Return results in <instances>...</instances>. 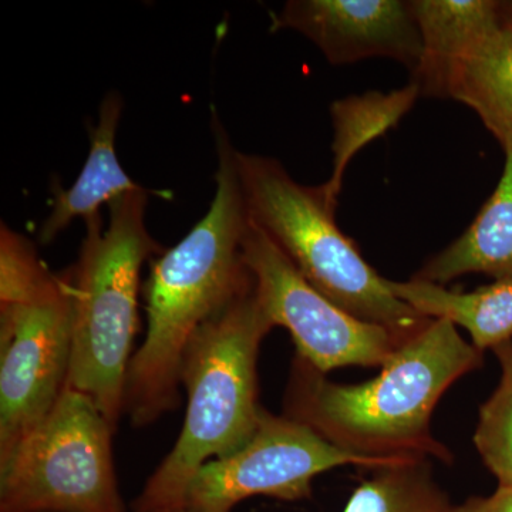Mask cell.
I'll return each mask as SVG.
<instances>
[{
  "label": "cell",
  "mask_w": 512,
  "mask_h": 512,
  "mask_svg": "<svg viewBox=\"0 0 512 512\" xmlns=\"http://www.w3.org/2000/svg\"><path fill=\"white\" fill-rule=\"evenodd\" d=\"M218 170L210 210L175 247L151 262L144 286L147 335L128 367L124 413L134 427L156 423L181 402V369L198 330L254 284L242 242L249 225L237 150L212 117Z\"/></svg>",
  "instance_id": "1"
},
{
  "label": "cell",
  "mask_w": 512,
  "mask_h": 512,
  "mask_svg": "<svg viewBox=\"0 0 512 512\" xmlns=\"http://www.w3.org/2000/svg\"><path fill=\"white\" fill-rule=\"evenodd\" d=\"M481 365L483 352L461 338L456 325L430 319L369 382H330L296 355L285 416L360 456L437 458L450 464V451L431 434V416L448 387Z\"/></svg>",
  "instance_id": "2"
},
{
  "label": "cell",
  "mask_w": 512,
  "mask_h": 512,
  "mask_svg": "<svg viewBox=\"0 0 512 512\" xmlns=\"http://www.w3.org/2000/svg\"><path fill=\"white\" fill-rule=\"evenodd\" d=\"M272 328L252 284L198 330L181 369L188 397L183 430L134 500V512L183 508L197 471L251 440L264 410L258 403L259 346Z\"/></svg>",
  "instance_id": "3"
},
{
  "label": "cell",
  "mask_w": 512,
  "mask_h": 512,
  "mask_svg": "<svg viewBox=\"0 0 512 512\" xmlns=\"http://www.w3.org/2000/svg\"><path fill=\"white\" fill-rule=\"evenodd\" d=\"M148 192L138 188L110 204L109 227L100 215L86 221V238L73 274L72 359L66 387L86 394L110 426L124 414L128 367L138 328L141 268L163 254L146 225Z\"/></svg>",
  "instance_id": "4"
},
{
  "label": "cell",
  "mask_w": 512,
  "mask_h": 512,
  "mask_svg": "<svg viewBox=\"0 0 512 512\" xmlns=\"http://www.w3.org/2000/svg\"><path fill=\"white\" fill-rule=\"evenodd\" d=\"M249 220L291 259L303 278L343 311L409 339L429 318L393 295L352 239L340 231L322 187L296 183L271 157L237 151Z\"/></svg>",
  "instance_id": "5"
},
{
  "label": "cell",
  "mask_w": 512,
  "mask_h": 512,
  "mask_svg": "<svg viewBox=\"0 0 512 512\" xmlns=\"http://www.w3.org/2000/svg\"><path fill=\"white\" fill-rule=\"evenodd\" d=\"M113 433L89 396L66 387L45 419L0 461V512H126Z\"/></svg>",
  "instance_id": "6"
},
{
  "label": "cell",
  "mask_w": 512,
  "mask_h": 512,
  "mask_svg": "<svg viewBox=\"0 0 512 512\" xmlns=\"http://www.w3.org/2000/svg\"><path fill=\"white\" fill-rule=\"evenodd\" d=\"M417 458L367 457L330 443L308 424L262 410L254 436L227 457L197 471L184 498L191 512H231L241 501L265 495L284 501L311 497L313 478L335 467L370 470Z\"/></svg>",
  "instance_id": "7"
},
{
  "label": "cell",
  "mask_w": 512,
  "mask_h": 512,
  "mask_svg": "<svg viewBox=\"0 0 512 512\" xmlns=\"http://www.w3.org/2000/svg\"><path fill=\"white\" fill-rule=\"evenodd\" d=\"M242 254L255 292L274 326L291 333L298 356L326 375L343 366L382 367L407 339L329 301L291 259L249 220Z\"/></svg>",
  "instance_id": "8"
},
{
  "label": "cell",
  "mask_w": 512,
  "mask_h": 512,
  "mask_svg": "<svg viewBox=\"0 0 512 512\" xmlns=\"http://www.w3.org/2000/svg\"><path fill=\"white\" fill-rule=\"evenodd\" d=\"M70 359V282L52 274L28 299L0 309V461L55 407Z\"/></svg>",
  "instance_id": "9"
},
{
  "label": "cell",
  "mask_w": 512,
  "mask_h": 512,
  "mask_svg": "<svg viewBox=\"0 0 512 512\" xmlns=\"http://www.w3.org/2000/svg\"><path fill=\"white\" fill-rule=\"evenodd\" d=\"M295 30L333 66L389 57L414 72L423 55L419 25L404 0H291L271 30Z\"/></svg>",
  "instance_id": "10"
},
{
  "label": "cell",
  "mask_w": 512,
  "mask_h": 512,
  "mask_svg": "<svg viewBox=\"0 0 512 512\" xmlns=\"http://www.w3.org/2000/svg\"><path fill=\"white\" fill-rule=\"evenodd\" d=\"M423 55L413 72L421 96L446 99L458 64L503 22L495 0H412Z\"/></svg>",
  "instance_id": "11"
},
{
  "label": "cell",
  "mask_w": 512,
  "mask_h": 512,
  "mask_svg": "<svg viewBox=\"0 0 512 512\" xmlns=\"http://www.w3.org/2000/svg\"><path fill=\"white\" fill-rule=\"evenodd\" d=\"M121 113L123 100L119 94H107L100 106L99 123L94 127L92 146L82 173L69 190L53 187L52 211L37 231L40 244L55 241L74 218L90 220L100 215L101 205L113 204L128 192L141 188L131 180L117 158L116 134Z\"/></svg>",
  "instance_id": "12"
},
{
  "label": "cell",
  "mask_w": 512,
  "mask_h": 512,
  "mask_svg": "<svg viewBox=\"0 0 512 512\" xmlns=\"http://www.w3.org/2000/svg\"><path fill=\"white\" fill-rule=\"evenodd\" d=\"M503 148L504 173L476 220L414 278L443 286L467 274L512 278V138Z\"/></svg>",
  "instance_id": "13"
},
{
  "label": "cell",
  "mask_w": 512,
  "mask_h": 512,
  "mask_svg": "<svg viewBox=\"0 0 512 512\" xmlns=\"http://www.w3.org/2000/svg\"><path fill=\"white\" fill-rule=\"evenodd\" d=\"M394 296L429 319H447L470 333L480 352L512 340V278L497 279L476 291L457 292L434 282L386 279Z\"/></svg>",
  "instance_id": "14"
},
{
  "label": "cell",
  "mask_w": 512,
  "mask_h": 512,
  "mask_svg": "<svg viewBox=\"0 0 512 512\" xmlns=\"http://www.w3.org/2000/svg\"><path fill=\"white\" fill-rule=\"evenodd\" d=\"M447 97L476 111L501 146L511 140L512 19L504 16L501 25L458 64Z\"/></svg>",
  "instance_id": "15"
},
{
  "label": "cell",
  "mask_w": 512,
  "mask_h": 512,
  "mask_svg": "<svg viewBox=\"0 0 512 512\" xmlns=\"http://www.w3.org/2000/svg\"><path fill=\"white\" fill-rule=\"evenodd\" d=\"M420 96V87L412 82L390 93L369 92L333 101V173L328 183L322 185L333 208H338L343 174L352 158L370 141L396 127Z\"/></svg>",
  "instance_id": "16"
},
{
  "label": "cell",
  "mask_w": 512,
  "mask_h": 512,
  "mask_svg": "<svg viewBox=\"0 0 512 512\" xmlns=\"http://www.w3.org/2000/svg\"><path fill=\"white\" fill-rule=\"evenodd\" d=\"M427 458L379 468L350 495L343 512H453Z\"/></svg>",
  "instance_id": "17"
},
{
  "label": "cell",
  "mask_w": 512,
  "mask_h": 512,
  "mask_svg": "<svg viewBox=\"0 0 512 512\" xmlns=\"http://www.w3.org/2000/svg\"><path fill=\"white\" fill-rule=\"evenodd\" d=\"M501 379L481 406L474 446L498 485H512V340L493 350Z\"/></svg>",
  "instance_id": "18"
},
{
  "label": "cell",
  "mask_w": 512,
  "mask_h": 512,
  "mask_svg": "<svg viewBox=\"0 0 512 512\" xmlns=\"http://www.w3.org/2000/svg\"><path fill=\"white\" fill-rule=\"evenodd\" d=\"M453 512H512V485H498L488 497H471Z\"/></svg>",
  "instance_id": "19"
},
{
  "label": "cell",
  "mask_w": 512,
  "mask_h": 512,
  "mask_svg": "<svg viewBox=\"0 0 512 512\" xmlns=\"http://www.w3.org/2000/svg\"><path fill=\"white\" fill-rule=\"evenodd\" d=\"M501 12L505 18L512 19V0L510 2H501Z\"/></svg>",
  "instance_id": "20"
},
{
  "label": "cell",
  "mask_w": 512,
  "mask_h": 512,
  "mask_svg": "<svg viewBox=\"0 0 512 512\" xmlns=\"http://www.w3.org/2000/svg\"><path fill=\"white\" fill-rule=\"evenodd\" d=\"M167 512H191V511H188L187 508H177V510H171V511H167Z\"/></svg>",
  "instance_id": "21"
}]
</instances>
